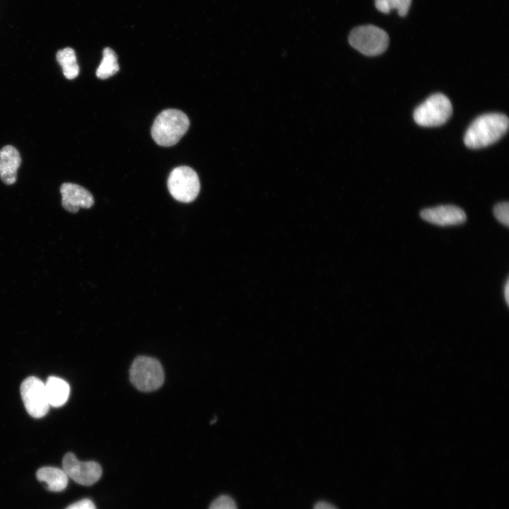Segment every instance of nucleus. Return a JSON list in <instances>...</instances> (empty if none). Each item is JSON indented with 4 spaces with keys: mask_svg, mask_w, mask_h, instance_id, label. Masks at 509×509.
<instances>
[{
    "mask_svg": "<svg viewBox=\"0 0 509 509\" xmlns=\"http://www.w3.org/2000/svg\"><path fill=\"white\" fill-rule=\"evenodd\" d=\"M509 121L501 113L484 114L474 120L464 137V144L470 148H480L498 141L506 133Z\"/></svg>",
    "mask_w": 509,
    "mask_h": 509,
    "instance_id": "1",
    "label": "nucleus"
},
{
    "mask_svg": "<svg viewBox=\"0 0 509 509\" xmlns=\"http://www.w3.org/2000/svg\"><path fill=\"white\" fill-rule=\"evenodd\" d=\"M189 127V119L185 113L177 109H167L156 117L151 136L159 146H172L181 139Z\"/></svg>",
    "mask_w": 509,
    "mask_h": 509,
    "instance_id": "2",
    "label": "nucleus"
},
{
    "mask_svg": "<svg viewBox=\"0 0 509 509\" xmlns=\"http://www.w3.org/2000/svg\"><path fill=\"white\" fill-rule=\"evenodd\" d=\"M130 381L141 392H152L160 388L164 382V372L160 363L149 356L136 358L129 370Z\"/></svg>",
    "mask_w": 509,
    "mask_h": 509,
    "instance_id": "3",
    "label": "nucleus"
},
{
    "mask_svg": "<svg viewBox=\"0 0 509 509\" xmlns=\"http://www.w3.org/2000/svg\"><path fill=\"white\" fill-rule=\"evenodd\" d=\"M352 47L366 56H376L383 53L389 44V37L382 29L373 25L353 28L349 36Z\"/></svg>",
    "mask_w": 509,
    "mask_h": 509,
    "instance_id": "4",
    "label": "nucleus"
},
{
    "mask_svg": "<svg viewBox=\"0 0 509 509\" xmlns=\"http://www.w3.org/2000/svg\"><path fill=\"white\" fill-rule=\"evenodd\" d=\"M452 113V107L450 100L442 93H435L415 109L414 119L420 126L437 127L445 124Z\"/></svg>",
    "mask_w": 509,
    "mask_h": 509,
    "instance_id": "5",
    "label": "nucleus"
},
{
    "mask_svg": "<svg viewBox=\"0 0 509 509\" xmlns=\"http://www.w3.org/2000/svg\"><path fill=\"white\" fill-rule=\"evenodd\" d=\"M168 188L175 200L183 203L192 202L200 190L198 175L189 166L177 167L169 175Z\"/></svg>",
    "mask_w": 509,
    "mask_h": 509,
    "instance_id": "6",
    "label": "nucleus"
},
{
    "mask_svg": "<svg viewBox=\"0 0 509 509\" xmlns=\"http://www.w3.org/2000/svg\"><path fill=\"white\" fill-rule=\"evenodd\" d=\"M21 394L27 412L34 418H42L49 411L45 383L39 378L30 376L21 385Z\"/></svg>",
    "mask_w": 509,
    "mask_h": 509,
    "instance_id": "7",
    "label": "nucleus"
},
{
    "mask_svg": "<svg viewBox=\"0 0 509 509\" xmlns=\"http://www.w3.org/2000/svg\"><path fill=\"white\" fill-rule=\"evenodd\" d=\"M62 467L68 477L84 486L95 484L102 475V468L98 463L93 461H80L71 452L64 456Z\"/></svg>",
    "mask_w": 509,
    "mask_h": 509,
    "instance_id": "8",
    "label": "nucleus"
},
{
    "mask_svg": "<svg viewBox=\"0 0 509 509\" xmlns=\"http://www.w3.org/2000/svg\"><path fill=\"white\" fill-rule=\"evenodd\" d=\"M420 216L424 221L440 226L461 224L467 219L461 208L450 204L425 209Z\"/></svg>",
    "mask_w": 509,
    "mask_h": 509,
    "instance_id": "9",
    "label": "nucleus"
},
{
    "mask_svg": "<svg viewBox=\"0 0 509 509\" xmlns=\"http://www.w3.org/2000/svg\"><path fill=\"white\" fill-rule=\"evenodd\" d=\"M62 205L70 213H77L80 208L89 209L94 204L91 193L84 187L71 182H65L60 187Z\"/></svg>",
    "mask_w": 509,
    "mask_h": 509,
    "instance_id": "10",
    "label": "nucleus"
},
{
    "mask_svg": "<svg viewBox=\"0 0 509 509\" xmlns=\"http://www.w3.org/2000/svg\"><path fill=\"white\" fill-rule=\"evenodd\" d=\"M21 163V156L15 147L8 145L0 150V177L4 183H15Z\"/></svg>",
    "mask_w": 509,
    "mask_h": 509,
    "instance_id": "11",
    "label": "nucleus"
},
{
    "mask_svg": "<svg viewBox=\"0 0 509 509\" xmlns=\"http://www.w3.org/2000/svg\"><path fill=\"white\" fill-rule=\"evenodd\" d=\"M45 392L49 406L59 407L64 405L69 396V384L57 377L50 376L45 383Z\"/></svg>",
    "mask_w": 509,
    "mask_h": 509,
    "instance_id": "12",
    "label": "nucleus"
},
{
    "mask_svg": "<svg viewBox=\"0 0 509 509\" xmlns=\"http://www.w3.org/2000/svg\"><path fill=\"white\" fill-rule=\"evenodd\" d=\"M38 481L47 484L50 491L59 492L64 490L68 484V476L62 469L54 467H44L36 472Z\"/></svg>",
    "mask_w": 509,
    "mask_h": 509,
    "instance_id": "13",
    "label": "nucleus"
},
{
    "mask_svg": "<svg viewBox=\"0 0 509 509\" xmlns=\"http://www.w3.org/2000/svg\"><path fill=\"white\" fill-rule=\"evenodd\" d=\"M57 60L62 68L63 74L67 79H74L79 74L75 51L71 47L59 49L56 54Z\"/></svg>",
    "mask_w": 509,
    "mask_h": 509,
    "instance_id": "14",
    "label": "nucleus"
},
{
    "mask_svg": "<svg viewBox=\"0 0 509 509\" xmlns=\"http://www.w3.org/2000/svg\"><path fill=\"white\" fill-rule=\"evenodd\" d=\"M103 59L96 70V76L100 79H106L115 75L119 70L117 56L115 51L110 47H105L103 51Z\"/></svg>",
    "mask_w": 509,
    "mask_h": 509,
    "instance_id": "15",
    "label": "nucleus"
},
{
    "mask_svg": "<svg viewBox=\"0 0 509 509\" xmlns=\"http://www.w3.org/2000/svg\"><path fill=\"white\" fill-rule=\"evenodd\" d=\"M509 204L508 201L500 202L495 205L493 214L496 218L502 224L508 227L509 225Z\"/></svg>",
    "mask_w": 509,
    "mask_h": 509,
    "instance_id": "16",
    "label": "nucleus"
},
{
    "mask_svg": "<svg viewBox=\"0 0 509 509\" xmlns=\"http://www.w3.org/2000/svg\"><path fill=\"white\" fill-rule=\"evenodd\" d=\"M209 509H237V506L230 497L223 495L215 499Z\"/></svg>",
    "mask_w": 509,
    "mask_h": 509,
    "instance_id": "17",
    "label": "nucleus"
},
{
    "mask_svg": "<svg viewBox=\"0 0 509 509\" xmlns=\"http://www.w3.org/2000/svg\"><path fill=\"white\" fill-rule=\"evenodd\" d=\"M390 11L397 9L400 16L407 14L411 0H387Z\"/></svg>",
    "mask_w": 509,
    "mask_h": 509,
    "instance_id": "18",
    "label": "nucleus"
},
{
    "mask_svg": "<svg viewBox=\"0 0 509 509\" xmlns=\"http://www.w3.org/2000/svg\"><path fill=\"white\" fill-rule=\"evenodd\" d=\"M66 509H96V508L91 500L85 498L70 505Z\"/></svg>",
    "mask_w": 509,
    "mask_h": 509,
    "instance_id": "19",
    "label": "nucleus"
},
{
    "mask_svg": "<svg viewBox=\"0 0 509 509\" xmlns=\"http://www.w3.org/2000/svg\"><path fill=\"white\" fill-rule=\"evenodd\" d=\"M314 509H337V508L329 503H327L325 502H319L315 505Z\"/></svg>",
    "mask_w": 509,
    "mask_h": 509,
    "instance_id": "20",
    "label": "nucleus"
},
{
    "mask_svg": "<svg viewBox=\"0 0 509 509\" xmlns=\"http://www.w3.org/2000/svg\"><path fill=\"white\" fill-rule=\"evenodd\" d=\"M504 297L506 301V303L509 304V281L507 280L505 285L504 286Z\"/></svg>",
    "mask_w": 509,
    "mask_h": 509,
    "instance_id": "21",
    "label": "nucleus"
}]
</instances>
